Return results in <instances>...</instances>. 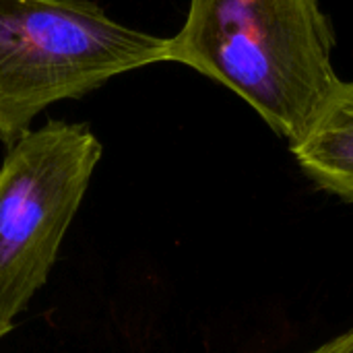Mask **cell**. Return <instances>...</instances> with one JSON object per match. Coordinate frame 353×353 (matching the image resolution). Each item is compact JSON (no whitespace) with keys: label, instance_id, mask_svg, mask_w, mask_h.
Wrapping results in <instances>:
<instances>
[{"label":"cell","instance_id":"cell-2","mask_svg":"<svg viewBox=\"0 0 353 353\" xmlns=\"http://www.w3.org/2000/svg\"><path fill=\"white\" fill-rule=\"evenodd\" d=\"M168 60V37L114 21L95 0H0V141L50 105Z\"/></svg>","mask_w":353,"mask_h":353},{"label":"cell","instance_id":"cell-3","mask_svg":"<svg viewBox=\"0 0 353 353\" xmlns=\"http://www.w3.org/2000/svg\"><path fill=\"white\" fill-rule=\"evenodd\" d=\"M103 147L89 124L50 120L0 163V339L46 285Z\"/></svg>","mask_w":353,"mask_h":353},{"label":"cell","instance_id":"cell-5","mask_svg":"<svg viewBox=\"0 0 353 353\" xmlns=\"http://www.w3.org/2000/svg\"><path fill=\"white\" fill-rule=\"evenodd\" d=\"M304 353H353V327Z\"/></svg>","mask_w":353,"mask_h":353},{"label":"cell","instance_id":"cell-4","mask_svg":"<svg viewBox=\"0 0 353 353\" xmlns=\"http://www.w3.org/2000/svg\"><path fill=\"white\" fill-rule=\"evenodd\" d=\"M290 147L316 186L353 205V79H339L306 132Z\"/></svg>","mask_w":353,"mask_h":353},{"label":"cell","instance_id":"cell-1","mask_svg":"<svg viewBox=\"0 0 353 353\" xmlns=\"http://www.w3.org/2000/svg\"><path fill=\"white\" fill-rule=\"evenodd\" d=\"M333 48L321 0H190L165 62L225 85L292 145L339 83Z\"/></svg>","mask_w":353,"mask_h":353}]
</instances>
